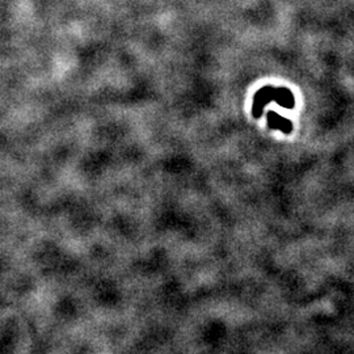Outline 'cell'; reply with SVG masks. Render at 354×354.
Returning a JSON list of instances; mask_svg holds the SVG:
<instances>
[{
    "label": "cell",
    "mask_w": 354,
    "mask_h": 354,
    "mask_svg": "<svg viewBox=\"0 0 354 354\" xmlns=\"http://www.w3.org/2000/svg\"><path fill=\"white\" fill-rule=\"evenodd\" d=\"M271 99L278 101V104L281 106H285V108H289V109H291L294 106V97L293 95L290 94V91L285 90V88H277V90H274L272 87L262 88V90L258 91V94L253 99L254 117L261 116L262 108H264L265 104H268V101L271 100Z\"/></svg>",
    "instance_id": "obj_1"
},
{
    "label": "cell",
    "mask_w": 354,
    "mask_h": 354,
    "mask_svg": "<svg viewBox=\"0 0 354 354\" xmlns=\"http://www.w3.org/2000/svg\"><path fill=\"white\" fill-rule=\"evenodd\" d=\"M268 125L272 129H280L283 132H286V134H289L293 130V125H291L289 119L278 116L277 113L274 112L268 113Z\"/></svg>",
    "instance_id": "obj_2"
}]
</instances>
